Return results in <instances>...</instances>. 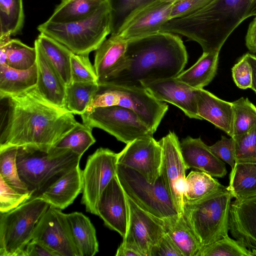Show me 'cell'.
<instances>
[{"label": "cell", "mask_w": 256, "mask_h": 256, "mask_svg": "<svg viewBox=\"0 0 256 256\" xmlns=\"http://www.w3.org/2000/svg\"><path fill=\"white\" fill-rule=\"evenodd\" d=\"M0 100V150L54 146L78 122L73 114L46 100L36 86Z\"/></svg>", "instance_id": "cell-1"}, {"label": "cell", "mask_w": 256, "mask_h": 256, "mask_svg": "<svg viewBox=\"0 0 256 256\" xmlns=\"http://www.w3.org/2000/svg\"><path fill=\"white\" fill-rule=\"evenodd\" d=\"M126 58L124 68L103 84L142 86L176 78L183 71L188 55L177 34L159 32L128 40Z\"/></svg>", "instance_id": "cell-2"}, {"label": "cell", "mask_w": 256, "mask_h": 256, "mask_svg": "<svg viewBox=\"0 0 256 256\" xmlns=\"http://www.w3.org/2000/svg\"><path fill=\"white\" fill-rule=\"evenodd\" d=\"M253 16H256V0H213L194 12L168 20L160 31L195 41L203 52H220L234 30Z\"/></svg>", "instance_id": "cell-3"}, {"label": "cell", "mask_w": 256, "mask_h": 256, "mask_svg": "<svg viewBox=\"0 0 256 256\" xmlns=\"http://www.w3.org/2000/svg\"><path fill=\"white\" fill-rule=\"evenodd\" d=\"M82 156L54 146L18 147L16 162L20 178L31 194L38 196L66 173L80 165Z\"/></svg>", "instance_id": "cell-4"}, {"label": "cell", "mask_w": 256, "mask_h": 256, "mask_svg": "<svg viewBox=\"0 0 256 256\" xmlns=\"http://www.w3.org/2000/svg\"><path fill=\"white\" fill-rule=\"evenodd\" d=\"M40 33L56 40L73 53L89 54L110 34V10L108 1L90 16L64 23L48 20L38 26Z\"/></svg>", "instance_id": "cell-5"}, {"label": "cell", "mask_w": 256, "mask_h": 256, "mask_svg": "<svg viewBox=\"0 0 256 256\" xmlns=\"http://www.w3.org/2000/svg\"><path fill=\"white\" fill-rule=\"evenodd\" d=\"M232 198L224 187L202 199L184 200L182 214L201 248L228 235Z\"/></svg>", "instance_id": "cell-6"}, {"label": "cell", "mask_w": 256, "mask_h": 256, "mask_svg": "<svg viewBox=\"0 0 256 256\" xmlns=\"http://www.w3.org/2000/svg\"><path fill=\"white\" fill-rule=\"evenodd\" d=\"M116 105L136 112L154 134L168 106L142 86L111 84H98L86 111L100 106Z\"/></svg>", "instance_id": "cell-7"}, {"label": "cell", "mask_w": 256, "mask_h": 256, "mask_svg": "<svg viewBox=\"0 0 256 256\" xmlns=\"http://www.w3.org/2000/svg\"><path fill=\"white\" fill-rule=\"evenodd\" d=\"M49 204L32 198L17 208L0 213V256H21L34 227Z\"/></svg>", "instance_id": "cell-8"}, {"label": "cell", "mask_w": 256, "mask_h": 256, "mask_svg": "<svg viewBox=\"0 0 256 256\" xmlns=\"http://www.w3.org/2000/svg\"><path fill=\"white\" fill-rule=\"evenodd\" d=\"M116 176L126 196L142 210L162 219L179 214L161 175L151 183L138 172L118 164Z\"/></svg>", "instance_id": "cell-9"}, {"label": "cell", "mask_w": 256, "mask_h": 256, "mask_svg": "<svg viewBox=\"0 0 256 256\" xmlns=\"http://www.w3.org/2000/svg\"><path fill=\"white\" fill-rule=\"evenodd\" d=\"M80 116L84 124L102 129L126 144L154 134L136 112L120 106L95 107Z\"/></svg>", "instance_id": "cell-10"}, {"label": "cell", "mask_w": 256, "mask_h": 256, "mask_svg": "<svg viewBox=\"0 0 256 256\" xmlns=\"http://www.w3.org/2000/svg\"><path fill=\"white\" fill-rule=\"evenodd\" d=\"M118 154L100 148L88 158L82 171L81 202L86 212L98 216L100 197L111 180L116 176Z\"/></svg>", "instance_id": "cell-11"}, {"label": "cell", "mask_w": 256, "mask_h": 256, "mask_svg": "<svg viewBox=\"0 0 256 256\" xmlns=\"http://www.w3.org/2000/svg\"><path fill=\"white\" fill-rule=\"evenodd\" d=\"M126 196L128 222L122 244L137 250L142 256H150L152 248L166 234L164 219L142 210Z\"/></svg>", "instance_id": "cell-12"}, {"label": "cell", "mask_w": 256, "mask_h": 256, "mask_svg": "<svg viewBox=\"0 0 256 256\" xmlns=\"http://www.w3.org/2000/svg\"><path fill=\"white\" fill-rule=\"evenodd\" d=\"M31 240L42 243L58 256H79L67 214L53 206H50L39 220Z\"/></svg>", "instance_id": "cell-13"}, {"label": "cell", "mask_w": 256, "mask_h": 256, "mask_svg": "<svg viewBox=\"0 0 256 256\" xmlns=\"http://www.w3.org/2000/svg\"><path fill=\"white\" fill-rule=\"evenodd\" d=\"M158 142L162 148L160 175L179 214H182L187 168L181 154L180 142L172 131Z\"/></svg>", "instance_id": "cell-14"}, {"label": "cell", "mask_w": 256, "mask_h": 256, "mask_svg": "<svg viewBox=\"0 0 256 256\" xmlns=\"http://www.w3.org/2000/svg\"><path fill=\"white\" fill-rule=\"evenodd\" d=\"M162 148L153 136L136 138L118 154V164L130 168L154 183L160 175Z\"/></svg>", "instance_id": "cell-15"}, {"label": "cell", "mask_w": 256, "mask_h": 256, "mask_svg": "<svg viewBox=\"0 0 256 256\" xmlns=\"http://www.w3.org/2000/svg\"><path fill=\"white\" fill-rule=\"evenodd\" d=\"M97 210L98 216L103 220L105 226L124 238L128 226V205L126 194L116 176L102 192Z\"/></svg>", "instance_id": "cell-16"}, {"label": "cell", "mask_w": 256, "mask_h": 256, "mask_svg": "<svg viewBox=\"0 0 256 256\" xmlns=\"http://www.w3.org/2000/svg\"><path fill=\"white\" fill-rule=\"evenodd\" d=\"M173 4L158 0L148 6L133 14L117 34L129 40L159 32L170 20Z\"/></svg>", "instance_id": "cell-17"}, {"label": "cell", "mask_w": 256, "mask_h": 256, "mask_svg": "<svg viewBox=\"0 0 256 256\" xmlns=\"http://www.w3.org/2000/svg\"><path fill=\"white\" fill-rule=\"evenodd\" d=\"M142 86L158 100L174 104L190 118L202 120L198 113L196 89L176 78L145 84Z\"/></svg>", "instance_id": "cell-18"}, {"label": "cell", "mask_w": 256, "mask_h": 256, "mask_svg": "<svg viewBox=\"0 0 256 256\" xmlns=\"http://www.w3.org/2000/svg\"><path fill=\"white\" fill-rule=\"evenodd\" d=\"M228 228L232 236L256 256V196L231 202Z\"/></svg>", "instance_id": "cell-19"}, {"label": "cell", "mask_w": 256, "mask_h": 256, "mask_svg": "<svg viewBox=\"0 0 256 256\" xmlns=\"http://www.w3.org/2000/svg\"><path fill=\"white\" fill-rule=\"evenodd\" d=\"M180 152L187 168L206 172L213 177L224 178L226 164L200 138L188 136L180 142Z\"/></svg>", "instance_id": "cell-20"}, {"label": "cell", "mask_w": 256, "mask_h": 256, "mask_svg": "<svg viewBox=\"0 0 256 256\" xmlns=\"http://www.w3.org/2000/svg\"><path fill=\"white\" fill-rule=\"evenodd\" d=\"M128 42L118 34L111 35L96 50L94 66L98 84L106 82L124 68Z\"/></svg>", "instance_id": "cell-21"}, {"label": "cell", "mask_w": 256, "mask_h": 256, "mask_svg": "<svg viewBox=\"0 0 256 256\" xmlns=\"http://www.w3.org/2000/svg\"><path fill=\"white\" fill-rule=\"evenodd\" d=\"M34 47L36 52L38 68L36 88L46 100L56 106L64 108L66 86L38 46L34 43Z\"/></svg>", "instance_id": "cell-22"}, {"label": "cell", "mask_w": 256, "mask_h": 256, "mask_svg": "<svg viewBox=\"0 0 256 256\" xmlns=\"http://www.w3.org/2000/svg\"><path fill=\"white\" fill-rule=\"evenodd\" d=\"M198 113L206 120L233 136L234 110L232 102L220 99L204 88L196 89Z\"/></svg>", "instance_id": "cell-23"}, {"label": "cell", "mask_w": 256, "mask_h": 256, "mask_svg": "<svg viewBox=\"0 0 256 256\" xmlns=\"http://www.w3.org/2000/svg\"><path fill=\"white\" fill-rule=\"evenodd\" d=\"M82 170L75 167L45 190L38 196L50 206L62 210L82 192Z\"/></svg>", "instance_id": "cell-24"}, {"label": "cell", "mask_w": 256, "mask_h": 256, "mask_svg": "<svg viewBox=\"0 0 256 256\" xmlns=\"http://www.w3.org/2000/svg\"><path fill=\"white\" fill-rule=\"evenodd\" d=\"M36 63L29 69L20 70L0 64V98L25 92L36 85Z\"/></svg>", "instance_id": "cell-25"}, {"label": "cell", "mask_w": 256, "mask_h": 256, "mask_svg": "<svg viewBox=\"0 0 256 256\" xmlns=\"http://www.w3.org/2000/svg\"><path fill=\"white\" fill-rule=\"evenodd\" d=\"M79 256H94L98 252L96 230L90 218L80 212L67 214Z\"/></svg>", "instance_id": "cell-26"}, {"label": "cell", "mask_w": 256, "mask_h": 256, "mask_svg": "<svg viewBox=\"0 0 256 256\" xmlns=\"http://www.w3.org/2000/svg\"><path fill=\"white\" fill-rule=\"evenodd\" d=\"M220 52H203L196 62L176 78L196 89L208 85L216 74Z\"/></svg>", "instance_id": "cell-27"}, {"label": "cell", "mask_w": 256, "mask_h": 256, "mask_svg": "<svg viewBox=\"0 0 256 256\" xmlns=\"http://www.w3.org/2000/svg\"><path fill=\"white\" fill-rule=\"evenodd\" d=\"M36 52L18 39L0 38V64L20 70L29 69L36 64Z\"/></svg>", "instance_id": "cell-28"}, {"label": "cell", "mask_w": 256, "mask_h": 256, "mask_svg": "<svg viewBox=\"0 0 256 256\" xmlns=\"http://www.w3.org/2000/svg\"><path fill=\"white\" fill-rule=\"evenodd\" d=\"M164 220L166 234L171 238L183 256H196L201 246L183 214Z\"/></svg>", "instance_id": "cell-29"}, {"label": "cell", "mask_w": 256, "mask_h": 256, "mask_svg": "<svg viewBox=\"0 0 256 256\" xmlns=\"http://www.w3.org/2000/svg\"><path fill=\"white\" fill-rule=\"evenodd\" d=\"M57 70L66 86L72 82L70 58L73 53L56 40L40 33L34 41Z\"/></svg>", "instance_id": "cell-30"}, {"label": "cell", "mask_w": 256, "mask_h": 256, "mask_svg": "<svg viewBox=\"0 0 256 256\" xmlns=\"http://www.w3.org/2000/svg\"><path fill=\"white\" fill-rule=\"evenodd\" d=\"M108 0H62L48 21L64 23L86 18L104 6Z\"/></svg>", "instance_id": "cell-31"}, {"label": "cell", "mask_w": 256, "mask_h": 256, "mask_svg": "<svg viewBox=\"0 0 256 256\" xmlns=\"http://www.w3.org/2000/svg\"><path fill=\"white\" fill-rule=\"evenodd\" d=\"M226 188L237 200L256 196V164L235 162Z\"/></svg>", "instance_id": "cell-32"}, {"label": "cell", "mask_w": 256, "mask_h": 256, "mask_svg": "<svg viewBox=\"0 0 256 256\" xmlns=\"http://www.w3.org/2000/svg\"><path fill=\"white\" fill-rule=\"evenodd\" d=\"M24 22L22 0H0V38L21 34Z\"/></svg>", "instance_id": "cell-33"}, {"label": "cell", "mask_w": 256, "mask_h": 256, "mask_svg": "<svg viewBox=\"0 0 256 256\" xmlns=\"http://www.w3.org/2000/svg\"><path fill=\"white\" fill-rule=\"evenodd\" d=\"M98 88V83L72 82L66 86L64 108L74 114L82 115Z\"/></svg>", "instance_id": "cell-34"}, {"label": "cell", "mask_w": 256, "mask_h": 256, "mask_svg": "<svg viewBox=\"0 0 256 256\" xmlns=\"http://www.w3.org/2000/svg\"><path fill=\"white\" fill-rule=\"evenodd\" d=\"M224 187L210 174L192 170L186 178L184 200H198Z\"/></svg>", "instance_id": "cell-35"}, {"label": "cell", "mask_w": 256, "mask_h": 256, "mask_svg": "<svg viewBox=\"0 0 256 256\" xmlns=\"http://www.w3.org/2000/svg\"><path fill=\"white\" fill-rule=\"evenodd\" d=\"M158 0H108L110 10V34H117L135 13Z\"/></svg>", "instance_id": "cell-36"}, {"label": "cell", "mask_w": 256, "mask_h": 256, "mask_svg": "<svg viewBox=\"0 0 256 256\" xmlns=\"http://www.w3.org/2000/svg\"><path fill=\"white\" fill-rule=\"evenodd\" d=\"M92 128L82 124H76L54 146L59 148L69 149L82 156L96 142L92 134Z\"/></svg>", "instance_id": "cell-37"}, {"label": "cell", "mask_w": 256, "mask_h": 256, "mask_svg": "<svg viewBox=\"0 0 256 256\" xmlns=\"http://www.w3.org/2000/svg\"><path fill=\"white\" fill-rule=\"evenodd\" d=\"M17 152L18 147L0 150V176L8 186L19 192L30 193L18 174L16 162Z\"/></svg>", "instance_id": "cell-38"}, {"label": "cell", "mask_w": 256, "mask_h": 256, "mask_svg": "<svg viewBox=\"0 0 256 256\" xmlns=\"http://www.w3.org/2000/svg\"><path fill=\"white\" fill-rule=\"evenodd\" d=\"M234 110L233 138L244 134L256 126V106L248 98L232 102Z\"/></svg>", "instance_id": "cell-39"}, {"label": "cell", "mask_w": 256, "mask_h": 256, "mask_svg": "<svg viewBox=\"0 0 256 256\" xmlns=\"http://www.w3.org/2000/svg\"><path fill=\"white\" fill-rule=\"evenodd\" d=\"M255 256L250 250L228 235L202 248L196 256Z\"/></svg>", "instance_id": "cell-40"}, {"label": "cell", "mask_w": 256, "mask_h": 256, "mask_svg": "<svg viewBox=\"0 0 256 256\" xmlns=\"http://www.w3.org/2000/svg\"><path fill=\"white\" fill-rule=\"evenodd\" d=\"M235 162L256 164V126L248 132L233 137Z\"/></svg>", "instance_id": "cell-41"}, {"label": "cell", "mask_w": 256, "mask_h": 256, "mask_svg": "<svg viewBox=\"0 0 256 256\" xmlns=\"http://www.w3.org/2000/svg\"><path fill=\"white\" fill-rule=\"evenodd\" d=\"M88 55L72 54L70 58L72 82L98 83V76Z\"/></svg>", "instance_id": "cell-42"}, {"label": "cell", "mask_w": 256, "mask_h": 256, "mask_svg": "<svg viewBox=\"0 0 256 256\" xmlns=\"http://www.w3.org/2000/svg\"><path fill=\"white\" fill-rule=\"evenodd\" d=\"M31 198L30 193L19 192L0 176V213L7 212Z\"/></svg>", "instance_id": "cell-43"}, {"label": "cell", "mask_w": 256, "mask_h": 256, "mask_svg": "<svg viewBox=\"0 0 256 256\" xmlns=\"http://www.w3.org/2000/svg\"><path fill=\"white\" fill-rule=\"evenodd\" d=\"M232 72L234 81L238 88L242 90L251 88L252 72L246 54L234 66Z\"/></svg>", "instance_id": "cell-44"}, {"label": "cell", "mask_w": 256, "mask_h": 256, "mask_svg": "<svg viewBox=\"0 0 256 256\" xmlns=\"http://www.w3.org/2000/svg\"><path fill=\"white\" fill-rule=\"evenodd\" d=\"M212 152L220 159L233 168L235 164V145L233 138L222 136L220 140L210 146Z\"/></svg>", "instance_id": "cell-45"}, {"label": "cell", "mask_w": 256, "mask_h": 256, "mask_svg": "<svg viewBox=\"0 0 256 256\" xmlns=\"http://www.w3.org/2000/svg\"><path fill=\"white\" fill-rule=\"evenodd\" d=\"M213 0H184L172 6L170 20L182 17L206 6Z\"/></svg>", "instance_id": "cell-46"}, {"label": "cell", "mask_w": 256, "mask_h": 256, "mask_svg": "<svg viewBox=\"0 0 256 256\" xmlns=\"http://www.w3.org/2000/svg\"><path fill=\"white\" fill-rule=\"evenodd\" d=\"M150 256H184L171 238L166 234L152 249Z\"/></svg>", "instance_id": "cell-47"}, {"label": "cell", "mask_w": 256, "mask_h": 256, "mask_svg": "<svg viewBox=\"0 0 256 256\" xmlns=\"http://www.w3.org/2000/svg\"><path fill=\"white\" fill-rule=\"evenodd\" d=\"M21 256H58L42 243L31 240L26 244Z\"/></svg>", "instance_id": "cell-48"}, {"label": "cell", "mask_w": 256, "mask_h": 256, "mask_svg": "<svg viewBox=\"0 0 256 256\" xmlns=\"http://www.w3.org/2000/svg\"><path fill=\"white\" fill-rule=\"evenodd\" d=\"M245 40L248 50L256 53V16L248 26Z\"/></svg>", "instance_id": "cell-49"}, {"label": "cell", "mask_w": 256, "mask_h": 256, "mask_svg": "<svg viewBox=\"0 0 256 256\" xmlns=\"http://www.w3.org/2000/svg\"><path fill=\"white\" fill-rule=\"evenodd\" d=\"M248 60L250 64L252 72V80L251 88L256 93V56L250 53H246Z\"/></svg>", "instance_id": "cell-50"}, {"label": "cell", "mask_w": 256, "mask_h": 256, "mask_svg": "<svg viewBox=\"0 0 256 256\" xmlns=\"http://www.w3.org/2000/svg\"><path fill=\"white\" fill-rule=\"evenodd\" d=\"M116 256H142V255L137 250L121 243L116 250Z\"/></svg>", "instance_id": "cell-51"}, {"label": "cell", "mask_w": 256, "mask_h": 256, "mask_svg": "<svg viewBox=\"0 0 256 256\" xmlns=\"http://www.w3.org/2000/svg\"><path fill=\"white\" fill-rule=\"evenodd\" d=\"M179 0H160V2L166 3L175 4Z\"/></svg>", "instance_id": "cell-52"}, {"label": "cell", "mask_w": 256, "mask_h": 256, "mask_svg": "<svg viewBox=\"0 0 256 256\" xmlns=\"http://www.w3.org/2000/svg\"><path fill=\"white\" fill-rule=\"evenodd\" d=\"M182 0H179L178 2L182 1Z\"/></svg>", "instance_id": "cell-53"}]
</instances>
